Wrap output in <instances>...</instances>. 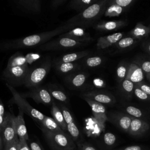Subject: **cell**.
<instances>
[{
	"mask_svg": "<svg viewBox=\"0 0 150 150\" xmlns=\"http://www.w3.org/2000/svg\"><path fill=\"white\" fill-rule=\"evenodd\" d=\"M82 98L84 100L90 107L94 118L98 123L104 126L105 122L108 120V117L106 114V110L104 105L101 103L87 98Z\"/></svg>",
	"mask_w": 150,
	"mask_h": 150,
	"instance_id": "obj_12",
	"label": "cell"
},
{
	"mask_svg": "<svg viewBox=\"0 0 150 150\" xmlns=\"http://www.w3.org/2000/svg\"><path fill=\"white\" fill-rule=\"evenodd\" d=\"M2 137L4 145L19 141L13 122V116L8 112L5 116V121L2 127Z\"/></svg>",
	"mask_w": 150,
	"mask_h": 150,
	"instance_id": "obj_9",
	"label": "cell"
},
{
	"mask_svg": "<svg viewBox=\"0 0 150 150\" xmlns=\"http://www.w3.org/2000/svg\"><path fill=\"white\" fill-rule=\"evenodd\" d=\"M52 61L48 57L38 66L30 69L24 86L29 88L40 86L50 71Z\"/></svg>",
	"mask_w": 150,
	"mask_h": 150,
	"instance_id": "obj_4",
	"label": "cell"
},
{
	"mask_svg": "<svg viewBox=\"0 0 150 150\" xmlns=\"http://www.w3.org/2000/svg\"><path fill=\"white\" fill-rule=\"evenodd\" d=\"M74 28L71 25L66 23L64 25L57 28L53 30L39 33L38 34L29 35L24 38H21L6 42L2 46V48L5 50L22 49L33 47L35 46L39 47L40 45L46 43L52 38L56 36L60 35L63 33L66 32L67 30H71Z\"/></svg>",
	"mask_w": 150,
	"mask_h": 150,
	"instance_id": "obj_1",
	"label": "cell"
},
{
	"mask_svg": "<svg viewBox=\"0 0 150 150\" xmlns=\"http://www.w3.org/2000/svg\"><path fill=\"white\" fill-rule=\"evenodd\" d=\"M128 64L122 63L120 64L116 70V74L120 81H123L125 79L128 70Z\"/></svg>",
	"mask_w": 150,
	"mask_h": 150,
	"instance_id": "obj_33",
	"label": "cell"
},
{
	"mask_svg": "<svg viewBox=\"0 0 150 150\" xmlns=\"http://www.w3.org/2000/svg\"><path fill=\"white\" fill-rule=\"evenodd\" d=\"M103 62V59L99 56L86 57L81 59V62L86 67L94 68L100 66Z\"/></svg>",
	"mask_w": 150,
	"mask_h": 150,
	"instance_id": "obj_31",
	"label": "cell"
},
{
	"mask_svg": "<svg viewBox=\"0 0 150 150\" xmlns=\"http://www.w3.org/2000/svg\"><path fill=\"white\" fill-rule=\"evenodd\" d=\"M27 64L26 58L20 53H15L9 59L6 67L22 66Z\"/></svg>",
	"mask_w": 150,
	"mask_h": 150,
	"instance_id": "obj_30",
	"label": "cell"
},
{
	"mask_svg": "<svg viewBox=\"0 0 150 150\" xmlns=\"http://www.w3.org/2000/svg\"><path fill=\"white\" fill-rule=\"evenodd\" d=\"M47 88L53 98H54L62 103H67L69 102V97L66 93L58 87L53 84H49L47 86Z\"/></svg>",
	"mask_w": 150,
	"mask_h": 150,
	"instance_id": "obj_27",
	"label": "cell"
},
{
	"mask_svg": "<svg viewBox=\"0 0 150 150\" xmlns=\"http://www.w3.org/2000/svg\"><path fill=\"white\" fill-rule=\"evenodd\" d=\"M26 141L27 140L25 139H19L18 146V150H30V147L28 146Z\"/></svg>",
	"mask_w": 150,
	"mask_h": 150,
	"instance_id": "obj_42",
	"label": "cell"
},
{
	"mask_svg": "<svg viewBox=\"0 0 150 150\" xmlns=\"http://www.w3.org/2000/svg\"><path fill=\"white\" fill-rule=\"evenodd\" d=\"M84 45V43L64 37H59L50 40L39 46L43 50H58L79 47Z\"/></svg>",
	"mask_w": 150,
	"mask_h": 150,
	"instance_id": "obj_7",
	"label": "cell"
},
{
	"mask_svg": "<svg viewBox=\"0 0 150 150\" xmlns=\"http://www.w3.org/2000/svg\"><path fill=\"white\" fill-rule=\"evenodd\" d=\"M149 128V125L148 122L133 117L128 133L132 136L140 137L144 135Z\"/></svg>",
	"mask_w": 150,
	"mask_h": 150,
	"instance_id": "obj_16",
	"label": "cell"
},
{
	"mask_svg": "<svg viewBox=\"0 0 150 150\" xmlns=\"http://www.w3.org/2000/svg\"><path fill=\"white\" fill-rule=\"evenodd\" d=\"M137 42V39L132 36H127L122 38L114 46L120 49H125L134 45Z\"/></svg>",
	"mask_w": 150,
	"mask_h": 150,
	"instance_id": "obj_32",
	"label": "cell"
},
{
	"mask_svg": "<svg viewBox=\"0 0 150 150\" xmlns=\"http://www.w3.org/2000/svg\"><path fill=\"white\" fill-rule=\"evenodd\" d=\"M125 112H127V114L129 115L130 116L134 117V118H139L140 117H142V112L141 110L138 108L137 107H135L134 106L132 105H129L125 107Z\"/></svg>",
	"mask_w": 150,
	"mask_h": 150,
	"instance_id": "obj_35",
	"label": "cell"
},
{
	"mask_svg": "<svg viewBox=\"0 0 150 150\" xmlns=\"http://www.w3.org/2000/svg\"><path fill=\"white\" fill-rule=\"evenodd\" d=\"M5 116L6 114H5L4 107L2 102L0 100V126L2 128L3 127L5 121Z\"/></svg>",
	"mask_w": 150,
	"mask_h": 150,
	"instance_id": "obj_40",
	"label": "cell"
},
{
	"mask_svg": "<svg viewBox=\"0 0 150 150\" xmlns=\"http://www.w3.org/2000/svg\"><path fill=\"white\" fill-rule=\"evenodd\" d=\"M6 85L12 95V98L11 99L12 103L16 104L19 109L21 110L23 113H26L28 115L40 124L43 120L45 115L43 114L40 111L37 110L30 105L26 100L23 98L13 87L8 83H6Z\"/></svg>",
	"mask_w": 150,
	"mask_h": 150,
	"instance_id": "obj_5",
	"label": "cell"
},
{
	"mask_svg": "<svg viewBox=\"0 0 150 150\" xmlns=\"http://www.w3.org/2000/svg\"><path fill=\"white\" fill-rule=\"evenodd\" d=\"M108 5H107L104 13V15L106 17L118 16L124 13L127 9L117 5L110 4L108 2Z\"/></svg>",
	"mask_w": 150,
	"mask_h": 150,
	"instance_id": "obj_29",
	"label": "cell"
},
{
	"mask_svg": "<svg viewBox=\"0 0 150 150\" xmlns=\"http://www.w3.org/2000/svg\"><path fill=\"white\" fill-rule=\"evenodd\" d=\"M59 37L68 38L82 43L88 42L92 40V38L88 32H86L83 28L78 27L59 35Z\"/></svg>",
	"mask_w": 150,
	"mask_h": 150,
	"instance_id": "obj_14",
	"label": "cell"
},
{
	"mask_svg": "<svg viewBox=\"0 0 150 150\" xmlns=\"http://www.w3.org/2000/svg\"><path fill=\"white\" fill-rule=\"evenodd\" d=\"M134 2L135 0H112L108 2V4L117 5L122 8L128 9Z\"/></svg>",
	"mask_w": 150,
	"mask_h": 150,
	"instance_id": "obj_37",
	"label": "cell"
},
{
	"mask_svg": "<svg viewBox=\"0 0 150 150\" xmlns=\"http://www.w3.org/2000/svg\"><path fill=\"white\" fill-rule=\"evenodd\" d=\"M144 78V73L138 64L136 63H131L129 64L126 76L127 79L136 84L143 82Z\"/></svg>",
	"mask_w": 150,
	"mask_h": 150,
	"instance_id": "obj_19",
	"label": "cell"
},
{
	"mask_svg": "<svg viewBox=\"0 0 150 150\" xmlns=\"http://www.w3.org/2000/svg\"><path fill=\"white\" fill-rule=\"evenodd\" d=\"M141 90H142L144 93H145L147 95H148L150 97V86L148 84H145L144 82H141L138 84H135Z\"/></svg>",
	"mask_w": 150,
	"mask_h": 150,
	"instance_id": "obj_43",
	"label": "cell"
},
{
	"mask_svg": "<svg viewBox=\"0 0 150 150\" xmlns=\"http://www.w3.org/2000/svg\"><path fill=\"white\" fill-rule=\"evenodd\" d=\"M98 1V0H73L70 2L69 7L73 10L81 12Z\"/></svg>",
	"mask_w": 150,
	"mask_h": 150,
	"instance_id": "obj_28",
	"label": "cell"
},
{
	"mask_svg": "<svg viewBox=\"0 0 150 150\" xmlns=\"http://www.w3.org/2000/svg\"><path fill=\"white\" fill-rule=\"evenodd\" d=\"M132 118V117L127 114L115 112L110 115L108 120L110 121L122 131L128 133Z\"/></svg>",
	"mask_w": 150,
	"mask_h": 150,
	"instance_id": "obj_13",
	"label": "cell"
},
{
	"mask_svg": "<svg viewBox=\"0 0 150 150\" xmlns=\"http://www.w3.org/2000/svg\"><path fill=\"white\" fill-rule=\"evenodd\" d=\"M90 54V52L88 50L79 51L66 54L62 55L60 57L56 59L54 62H65V63H72L76 62L78 60L87 57Z\"/></svg>",
	"mask_w": 150,
	"mask_h": 150,
	"instance_id": "obj_23",
	"label": "cell"
},
{
	"mask_svg": "<svg viewBox=\"0 0 150 150\" xmlns=\"http://www.w3.org/2000/svg\"><path fill=\"white\" fill-rule=\"evenodd\" d=\"M51 114L54 120L59 124L63 131H67L66 124L62 113V111L59 107L57 105L56 103L53 101L51 107Z\"/></svg>",
	"mask_w": 150,
	"mask_h": 150,
	"instance_id": "obj_24",
	"label": "cell"
},
{
	"mask_svg": "<svg viewBox=\"0 0 150 150\" xmlns=\"http://www.w3.org/2000/svg\"><path fill=\"white\" fill-rule=\"evenodd\" d=\"M146 76L147 79L150 81V73L148 74H147V75H146Z\"/></svg>",
	"mask_w": 150,
	"mask_h": 150,
	"instance_id": "obj_51",
	"label": "cell"
},
{
	"mask_svg": "<svg viewBox=\"0 0 150 150\" xmlns=\"http://www.w3.org/2000/svg\"><path fill=\"white\" fill-rule=\"evenodd\" d=\"M124 35V32H117L100 37L97 40L96 45L97 49H104L112 45H114L118 41L123 38Z\"/></svg>",
	"mask_w": 150,
	"mask_h": 150,
	"instance_id": "obj_17",
	"label": "cell"
},
{
	"mask_svg": "<svg viewBox=\"0 0 150 150\" xmlns=\"http://www.w3.org/2000/svg\"><path fill=\"white\" fill-rule=\"evenodd\" d=\"M134 94L138 99L141 100H143V101L150 100V97L148 95H147L145 93H144L142 90H141L135 84L134 89Z\"/></svg>",
	"mask_w": 150,
	"mask_h": 150,
	"instance_id": "obj_38",
	"label": "cell"
},
{
	"mask_svg": "<svg viewBox=\"0 0 150 150\" xmlns=\"http://www.w3.org/2000/svg\"><path fill=\"white\" fill-rule=\"evenodd\" d=\"M4 144V141H3V138L1 135H0V150L2 149V145Z\"/></svg>",
	"mask_w": 150,
	"mask_h": 150,
	"instance_id": "obj_49",
	"label": "cell"
},
{
	"mask_svg": "<svg viewBox=\"0 0 150 150\" xmlns=\"http://www.w3.org/2000/svg\"><path fill=\"white\" fill-rule=\"evenodd\" d=\"M43 133L53 150H75L73 139L66 132L43 131Z\"/></svg>",
	"mask_w": 150,
	"mask_h": 150,
	"instance_id": "obj_3",
	"label": "cell"
},
{
	"mask_svg": "<svg viewBox=\"0 0 150 150\" xmlns=\"http://www.w3.org/2000/svg\"><path fill=\"white\" fill-rule=\"evenodd\" d=\"M18 143H19V141L5 145V150H18Z\"/></svg>",
	"mask_w": 150,
	"mask_h": 150,
	"instance_id": "obj_46",
	"label": "cell"
},
{
	"mask_svg": "<svg viewBox=\"0 0 150 150\" xmlns=\"http://www.w3.org/2000/svg\"><path fill=\"white\" fill-rule=\"evenodd\" d=\"M54 67L57 73L62 74H66V76L79 71L81 67V65L77 62H54Z\"/></svg>",
	"mask_w": 150,
	"mask_h": 150,
	"instance_id": "obj_20",
	"label": "cell"
},
{
	"mask_svg": "<svg viewBox=\"0 0 150 150\" xmlns=\"http://www.w3.org/2000/svg\"><path fill=\"white\" fill-rule=\"evenodd\" d=\"M103 142L106 146L111 148L112 147L117 141L115 135L111 132H106L103 135Z\"/></svg>",
	"mask_w": 150,
	"mask_h": 150,
	"instance_id": "obj_34",
	"label": "cell"
},
{
	"mask_svg": "<svg viewBox=\"0 0 150 150\" xmlns=\"http://www.w3.org/2000/svg\"><path fill=\"white\" fill-rule=\"evenodd\" d=\"M138 65L141 68L145 75L150 73V60H144L140 63Z\"/></svg>",
	"mask_w": 150,
	"mask_h": 150,
	"instance_id": "obj_39",
	"label": "cell"
},
{
	"mask_svg": "<svg viewBox=\"0 0 150 150\" xmlns=\"http://www.w3.org/2000/svg\"><path fill=\"white\" fill-rule=\"evenodd\" d=\"M39 124L42 131L59 132L63 131L53 118L46 115H45L43 120Z\"/></svg>",
	"mask_w": 150,
	"mask_h": 150,
	"instance_id": "obj_25",
	"label": "cell"
},
{
	"mask_svg": "<svg viewBox=\"0 0 150 150\" xmlns=\"http://www.w3.org/2000/svg\"><path fill=\"white\" fill-rule=\"evenodd\" d=\"M21 96L23 98H30L38 104L41 103L52 105L54 101L47 88L41 86L30 88L28 91L21 94Z\"/></svg>",
	"mask_w": 150,
	"mask_h": 150,
	"instance_id": "obj_8",
	"label": "cell"
},
{
	"mask_svg": "<svg viewBox=\"0 0 150 150\" xmlns=\"http://www.w3.org/2000/svg\"><path fill=\"white\" fill-rule=\"evenodd\" d=\"M79 150H97L93 146L87 142L79 143L78 144Z\"/></svg>",
	"mask_w": 150,
	"mask_h": 150,
	"instance_id": "obj_41",
	"label": "cell"
},
{
	"mask_svg": "<svg viewBox=\"0 0 150 150\" xmlns=\"http://www.w3.org/2000/svg\"><path fill=\"white\" fill-rule=\"evenodd\" d=\"M94 83H95V85H97V84H98V86H103V84H104L103 81L100 80V79H96V80H94Z\"/></svg>",
	"mask_w": 150,
	"mask_h": 150,
	"instance_id": "obj_48",
	"label": "cell"
},
{
	"mask_svg": "<svg viewBox=\"0 0 150 150\" xmlns=\"http://www.w3.org/2000/svg\"><path fill=\"white\" fill-rule=\"evenodd\" d=\"M126 25L127 22L125 21H110L98 23L94 26V28L98 30L112 31L120 29Z\"/></svg>",
	"mask_w": 150,
	"mask_h": 150,
	"instance_id": "obj_22",
	"label": "cell"
},
{
	"mask_svg": "<svg viewBox=\"0 0 150 150\" xmlns=\"http://www.w3.org/2000/svg\"><path fill=\"white\" fill-rule=\"evenodd\" d=\"M60 109L62 111L67 127V131L69 133V135L71 137L74 141H77L80 135V131L76 125L73 117L68 109L63 104H60Z\"/></svg>",
	"mask_w": 150,
	"mask_h": 150,
	"instance_id": "obj_10",
	"label": "cell"
},
{
	"mask_svg": "<svg viewBox=\"0 0 150 150\" xmlns=\"http://www.w3.org/2000/svg\"><path fill=\"white\" fill-rule=\"evenodd\" d=\"M30 150H43L40 145L36 142H32L30 143Z\"/></svg>",
	"mask_w": 150,
	"mask_h": 150,
	"instance_id": "obj_47",
	"label": "cell"
},
{
	"mask_svg": "<svg viewBox=\"0 0 150 150\" xmlns=\"http://www.w3.org/2000/svg\"><path fill=\"white\" fill-rule=\"evenodd\" d=\"M12 116L16 131L18 136L19 139H25L26 140H28L29 136L23 118V112L19 109L18 115L17 116H15L12 114Z\"/></svg>",
	"mask_w": 150,
	"mask_h": 150,
	"instance_id": "obj_18",
	"label": "cell"
},
{
	"mask_svg": "<svg viewBox=\"0 0 150 150\" xmlns=\"http://www.w3.org/2000/svg\"><path fill=\"white\" fill-rule=\"evenodd\" d=\"M147 50H148V52L150 54V44L148 46V47H147Z\"/></svg>",
	"mask_w": 150,
	"mask_h": 150,
	"instance_id": "obj_50",
	"label": "cell"
},
{
	"mask_svg": "<svg viewBox=\"0 0 150 150\" xmlns=\"http://www.w3.org/2000/svg\"><path fill=\"white\" fill-rule=\"evenodd\" d=\"M80 96L81 98H87L103 104H110L114 103L115 101V99L113 96L109 94L98 91L86 92L81 94Z\"/></svg>",
	"mask_w": 150,
	"mask_h": 150,
	"instance_id": "obj_15",
	"label": "cell"
},
{
	"mask_svg": "<svg viewBox=\"0 0 150 150\" xmlns=\"http://www.w3.org/2000/svg\"><path fill=\"white\" fill-rule=\"evenodd\" d=\"M121 86L122 89L125 93L129 95H132L134 93L135 84L130 80L125 79L123 81H122Z\"/></svg>",
	"mask_w": 150,
	"mask_h": 150,
	"instance_id": "obj_36",
	"label": "cell"
},
{
	"mask_svg": "<svg viewBox=\"0 0 150 150\" xmlns=\"http://www.w3.org/2000/svg\"><path fill=\"white\" fill-rule=\"evenodd\" d=\"M15 2L19 8L29 12L39 13L41 11L42 2L39 0H18Z\"/></svg>",
	"mask_w": 150,
	"mask_h": 150,
	"instance_id": "obj_21",
	"label": "cell"
},
{
	"mask_svg": "<svg viewBox=\"0 0 150 150\" xmlns=\"http://www.w3.org/2000/svg\"><path fill=\"white\" fill-rule=\"evenodd\" d=\"M108 0H100L70 19L66 23L74 28H85L94 23L104 13Z\"/></svg>",
	"mask_w": 150,
	"mask_h": 150,
	"instance_id": "obj_2",
	"label": "cell"
},
{
	"mask_svg": "<svg viewBox=\"0 0 150 150\" xmlns=\"http://www.w3.org/2000/svg\"><path fill=\"white\" fill-rule=\"evenodd\" d=\"M66 0H53L51 1L50 5L52 8H57L59 6L62 5L63 4L66 2Z\"/></svg>",
	"mask_w": 150,
	"mask_h": 150,
	"instance_id": "obj_45",
	"label": "cell"
},
{
	"mask_svg": "<svg viewBox=\"0 0 150 150\" xmlns=\"http://www.w3.org/2000/svg\"><path fill=\"white\" fill-rule=\"evenodd\" d=\"M30 68L28 64L11 67H6L2 73L3 79L7 83L14 87L24 85Z\"/></svg>",
	"mask_w": 150,
	"mask_h": 150,
	"instance_id": "obj_6",
	"label": "cell"
},
{
	"mask_svg": "<svg viewBox=\"0 0 150 150\" xmlns=\"http://www.w3.org/2000/svg\"><path fill=\"white\" fill-rule=\"evenodd\" d=\"M117 150H145V148L140 145H131L120 148Z\"/></svg>",
	"mask_w": 150,
	"mask_h": 150,
	"instance_id": "obj_44",
	"label": "cell"
},
{
	"mask_svg": "<svg viewBox=\"0 0 150 150\" xmlns=\"http://www.w3.org/2000/svg\"><path fill=\"white\" fill-rule=\"evenodd\" d=\"M150 33V28L144 25L142 23H138L134 28L129 32L131 36L137 39H141L147 37Z\"/></svg>",
	"mask_w": 150,
	"mask_h": 150,
	"instance_id": "obj_26",
	"label": "cell"
},
{
	"mask_svg": "<svg viewBox=\"0 0 150 150\" xmlns=\"http://www.w3.org/2000/svg\"><path fill=\"white\" fill-rule=\"evenodd\" d=\"M88 77V74L87 72L79 70L67 75L64 78V81L69 88L77 90L85 84Z\"/></svg>",
	"mask_w": 150,
	"mask_h": 150,
	"instance_id": "obj_11",
	"label": "cell"
}]
</instances>
